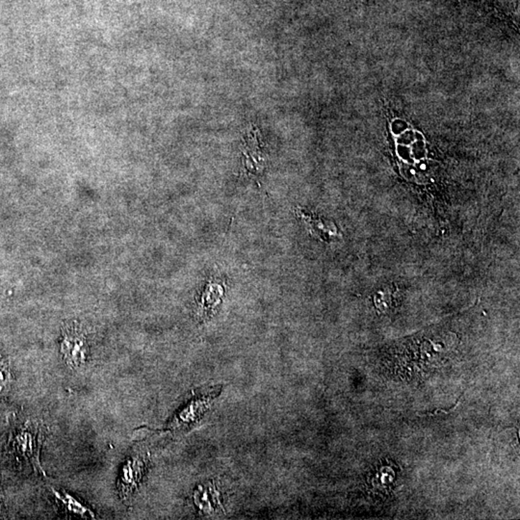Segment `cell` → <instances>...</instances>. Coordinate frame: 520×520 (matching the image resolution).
I'll use <instances>...</instances> for the list:
<instances>
[{
  "mask_svg": "<svg viewBox=\"0 0 520 520\" xmlns=\"http://www.w3.org/2000/svg\"><path fill=\"white\" fill-rule=\"evenodd\" d=\"M145 468V457L142 455L131 457L125 461L122 471H121L118 482L121 497L126 499L132 494L141 478H142Z\"/></svg>",
  "mask_w": 520,
  "mask_h": 520,
  "instance_id": "6da1fadb",
  "label": "cell"
},
{
  "mask_svg": "<svg viewBox=\"0 0 520 520\" xmlns=\"http://www.w3.org/2000/svg\"><path fill=\"white\" fill-rule=\"evenodd\" d=\"M406 128H408V125L404 121L398 120L392 123V130L396 135H400L406 130Z\"/></svg>",
  "mask_w": 520,
  "mask_h": 520,
  "instance_id": "ba28073f",
  "label": "cell"
},
{
  "mask_svg": "<svg viewBox=\"0 0 520 520\" xmlns=\"http://www.w3.org/2000/svg\"><path fill=\"white\" fill-rule=\"evenodd\" d=\"M244 155V165L246 167L247 171H251L254 175H259L263 167V158H262L261 150L254 136H252L251 141L247 144Z\"/></svg>",
  "mask_w": 520,
  "mask_h": 520,
  "instance_id": "8992f818",
  "label": "cell"
},
{
  "mask_svg": "<svg viewBox=\"0 0 520 520\" xmlns=\"http://www.w3.org/2000/svg\"><path fill=\"white\" fill-rule=\"evenodd\" d=\"M21 443L24 456L29 459L33 466L38 469V471L44 474L42 466L39 464L40 448L43 443L41 431L35 428L24 431L21 436Z\"/></svg>",
  "mask_w": 520,
  "mask_h": 520,
  "instance_id": "3957f363",
  "label": "cell"
},
{
  "mask_svg": "<svg viewBox=\"0 0 520 520\" xmlns=\"http://www.w3.org/2000/svg\"><path fill=\"white\" fill-rule=\"evenodd\" d=\"M11 383V371L4 362H0V397L6 392Z\"/></svg>",
  "mask_w": 520,
  "mask_h": 520,
  "instance_id": "52a82bcc",
  "label": "cell"
},
{
  "mask_svg": "<svg viewBox=\"0 0 520 520\" xmlns=\"http://www.w3.org/2000/svg\"><path fill=\"white\" fill-rule=\"evenodd\" d=\"M62 352L66 362L72 367H80L87 360V349H86L84 342L80 338H67L63 344Z\"/></svg>",
  "mask_w": 520,
  "mask_h": 520,
  "instance_id": "277c9868",
  "label": "cell"
},
{
  "mask_svg": "<svg viewBox=\"0 0 520 520\" xmlns=\"http://www.w3.org/2000/svg\"><path fill=\"white\" fill-rule=\"evenodd\" d=\"M213 397L214 395L212 393L193 399L176 415L171 426L174 429H183L193 425L208 410Z\"/></svg>",
  "mask_w": 520,
  "mask_h": 520,
  "instance_id": "7a4b0ae2",
  "label": "cell"
},
{
  "mask_svg": "<svg viewBox=\"0 0 520 520\" xmlns=\"http://www.w3.org/2000/svg\"><path fill=\"white\" fill-rule=\"evenodd\" d=\"M52 492L57 501H59L63 505V507H64L66 511L70 512V514H73V516L82 517V519H95L94 512L91 511L89 508H87L84 504L75 498V496H70L69 492L55 491V489H52Z\"/></svg>",
  "mask_w": 520,
  "mask_h": 520,
  "instance_id": "5b68a950",
  "label": "cell"
}]
</instances>
